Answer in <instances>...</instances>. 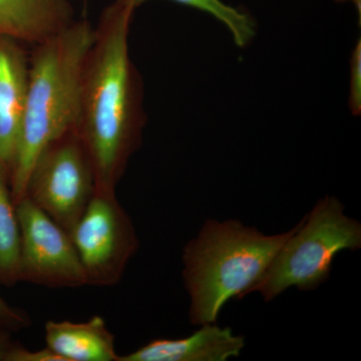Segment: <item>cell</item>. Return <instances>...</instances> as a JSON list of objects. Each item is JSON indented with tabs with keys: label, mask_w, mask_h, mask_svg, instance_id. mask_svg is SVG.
<instances>
[{
	"label": "cell",
	"mask_w": 361,
	"mask_h": 361,
	"mask_svg": "<svg viewBox=\"0 0 361 361\" xmlns=\"http://www.w3.org/2000/svg\"><path fill=\"white\" fill-rule=\"evenodd\" d=\"M20 228V282L78 288L87 277L71 235L30 199L16 204Z\"/></svg>",
	"instance_id": "7"
},
{
	"label": "cell",
	"mask_w": 361,
	"mask_h": 361,
	"mask_svg": "<svg viewBox=\"0 0 361 361\" xmlns=\"http://www.w3.org/2000/svg\"><path fill=\"white\" fill-rule=\"evenodd\" d=\"M0 323L14 332L27 329L32 319L25 311L14 307L0 296Z\"/></svg>",
	"instance_id": "16"
},
{
	"label": "cell",
	"mask_w": 361,
	"mask_h": 361,
	"mask_svg": "<svg viewBox=\"0 0 361 361\" xmlns=\"http://www.w3.org/2000/svg\"><path fill=\"white\" fill-rule=\"evenodd\" d=\"M30 75L25 44L0 37V167L9 177L20 140Z\"/></svg>",
	"instance_id": "8"
},
{
	"label": "cell",
	"mask_w": 361,
	"mask_h": 361,
	"mask_svg": "<svg viewBox=\"0 0 361 361\" xmlns=\"http://www.w3.org/2000/svg\"><path fill=\"white\" fill-rule=\"evenodd\" d=\"M94 35L89 21L75 20L33 47L25 115L8 177L16 206L25 198L28 178L42 152L75 128L82 73Z\"/></svg>",
	"instance_id": "2"
},
{
	"label": "cell",
	"mask_w": 361,
	"mask_h": 361,
	"mask_svg": "<svg viewBox=\"0 0 361 361\" xmlns=\"http://www.w3.org/2000/svg\"><path fill=\"white\" fill-rule=\"evenodd\" d=\"M294 230L265 235L238 220L206 221L183 252L192 324L215 323L228 301L248 295Z\"/></svg>",
	"instance_id": "3"
},
{
	"label": "cell",
	"mask_w": 361,
	"mask_h": 361,
	"mask_svg": "<svg viewBox=\"0 0 361 361\" xmlns=\"http://www.w3.org/2000/svg\"><path fill=\"white\" fill-rule=\"evenodd\" d=\"M94 192L92 161L73 129L42 152L30 172L25 197L71 235Z\"/></svg>",
	"instance_id": "5"
},
{
	"label": "cell",
	"mask_w": 361,
	"mask_h": 361,
	"mask_svg": "<svg viewBox=\"0 0 361 361\" xmlns=\"http://www.w3.org/2000/svg\"><path fill=\"white\" fill-rule=\"evenodd\" d=\"M135 9L149 0H118ZM214 16L222 23L231 32L235 44L240 47H245L254 37V23L250 16L244 11L228 6L222 0H172Z\"/></svg>",
	"instance_id": "13"
},
{
	"label": "cell",
	"mask_w": 361,
	"mask_h": 361,
	"mask_svg": "<svg viewBox=\"0 0 361 361\" xmlns=\"http://www.w3.org/2000/svg\"><path fill=\"white\" fill-rule=\"evenodd\" d=\"M68 0H0V37L32 47L75 23Z\"/></svg>",
	"instance_id": "10"
},
{
	"label": "cell",
	"mask_w": 361,
	"mask_h": 361,
	"mask_svg": "<svg viewBox=\"0 0 361 361\" xmlns=\"http://www.w3.org/2000/svg\"><path fill=\"white\" fill-rule=\"evenodd\" d=\"M13 331L0 323V361H4L7 351L13 345Z\"/></svg>",
	"instance_id": "17"
},
{
	"label": "cell",
	"mask_w": 361,
	"mask_h": 361,
	"mask_svg": "<svg viewBox=\"0 0 361 361\" xmlns=\"http://www.w3.org/2000/svg\"><path fill=\"white\" fill-rule=\"evenodd\" d=\"M71 237L90 286H116L140 247L133 221L116 191L96 190Z\"/></svg>",
	"instance_id": "6"
},
{
	"label": "cell",
	"mask_w": 361,
	"mask_h": 361,
	"mask_svg": "<svg viewBox=\"0 0 361 361\" xmlns=\"http://www.w3.org/2000/svg\"><path fill=\"white\" fill-rule=\"evenodd\" d=\"M4 361H63L61 356L45 346L44 349L32 350L14 342L13 346L7 351Z\"/></svg>",
	"instance_id": "14"
},
{
	"label": "cell",
	"mask_w": 361,
	"mask_h": 361,
	"mask_svg": "<svg viewBox=\"0 0 361 361\" xmlns=\"http://www.w3.org/2000/svg\"><path fill=\"white\" fill-rule=\"evenodd\" d=\"M245 346L242 336L229 327L206 323L192 336L178 339H154L118 361H225L238 357Z\"/></svg>",
	"instance_id": "9"
},
{
	"label": "cell",
	"mask_w": 361,
	"mask_h": 361,
	"mask_svg": "<svg viewBox=\"0 0 361 361\" xmlns=\"http://www.w3.org/2000/svg\"><path fill=\"white\" fill-rule=\"evenodd\" d=\"M47 348L63 361H118L116 337L102 316L85 322H54L44 326Z\"/></svg>",
	"instance_id": "11"
},
{
	"label": "cell",
	"mask_w": 361,
	"mask_h": 361,
	"mask_svg": "<svg viewBox=\"0 0 361 361\" xmlns=\"http://www.w3.org/2000/svg\"><path fill=\"white\" fill-rule=\"evenodd\" d=\"M350 96L349 106L355 115L361 111V44L358 40L351 58Z\"/></svg>",
	"instance_id": "15"
},
{
	"label": "cell",
	"mask_w": 361,
	"mask_h": 361,
	"mask_svg": "<svg viewBox=\"0 0 361 361\" xmlns=\"http://www.w3.org/2000/svg\"><path fill=\"white\" fill-rule=\"evenodd\" d=\"M360 247V223L345 215L336 197H324L295 226L248 294L259 292L269 302L291 287L313 290L329 279L337 254Z\"/></svg>",
	"instance_id": "4"
},
{
	"label": "cell",
	"mask_w": 361,
	"mask_h": 361,
	"mask_svg": "<svg viewBox=\"0 0 361 361\" xmlns=\"http://www.w3.org/2000/svg\"><path fill=\"white\" fill-rule=\"evenodd\" d=\"M135 11L118 0L104 9L82 73L75 130L89 153L99 191H116L141 146L146 123L142 80L129 49Z\"/></svg>",
	"instance_id": "1"
},
{
	"label": "cell",
	"mask_w": 361,
	"mask_h": 361,
	"mask_svg": "<svg viewBox=\"0 0 361 361\" xmlns=\"http://www.w3.org/2000/svg\"><path fill=\"white\" fill-rule=\"evenodd\" d=\"M20 228L8 178L0 167V285L20 282Z\"/></svg>",
	"instance_id": "12"
}]
</instances>
